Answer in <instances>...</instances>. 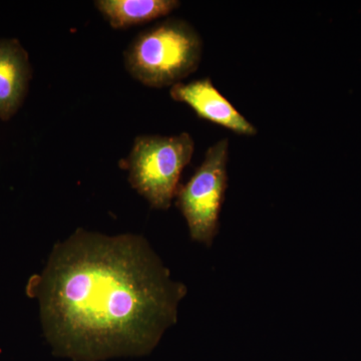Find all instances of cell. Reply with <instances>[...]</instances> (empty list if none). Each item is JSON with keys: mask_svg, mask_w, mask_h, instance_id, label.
<instances>
[{"mask_svg": "<svg viewBox=\"0 0 361 361\" xmlns=\"http://www.w3.org/2000/svg\"><path fill=\"white\" fill-rule=\"evenodd\" d=\"M186 293L146 239L84 229L54 246L27 284L54 351L80 361L153 350Z\"/></svg>", "mask_w": 361, "mask_h": 361, "instance_id": "6da1fadb", "label": "cell"}, {"mask_svg": "<svg viewBox=\"0 0 361 361\" xmlns=\"http://www.w3.org/2000/svg\"><path fill=\"white\" fill-rule=\"evenodd\" d=\"M203 40L193 25L167 18L142 30L123 52L126 70L146 87L163 89L198 70Z\"/></svg>", "mask_w": 361, "mask_h": 361, "instance_id": "7a4b0ae2", "label": "cell"}, {"mask_svg": "<svg viewBox=\"0 0 361 361\" xmlns=\"http://www.w3.org/2000/svg\"><path fill=\"white\" fill-rule=\"evenodd\" d=\"M195 142L191 135H142L121 167L129 173L130 186L152 208L167 210L172 205L183 170L193 158Z\"/></svg>", "mask_w": 361, "mask_h": 361, "instance_id": "3957f363", "label": "cell"}, {"mask_svg": "<svg viewBox=\"0 0 361 361\" xmlns=\"http://www.w3.org/2000/svg\"><path fill=\"white\" fill-rule=\"evenodd\" d=\"M229 140H220L206 151L204 160L186 184L179 185L176 205L184 216L194 241L212 246L219 232L221 210L228 188Z\"/></svg>", "mask_w": 361, "mask_h": 361, "instance_id": "277c9868", "label": "cell"}, {"mask_svg": "<svg viewBox=\"0 0 361 361\" xmlns=\"http://www.w3.org/2000/svg\"><path fill=\"white\" fill-rule=\"evenodd\" d=\"M170 96L178 103L187 104L197 116L237 135L252 137L258 134L253 123L239 113L229 99L216 89L210 78L179 82L170 89Z\"/></svg>", "mask_w": 361, "mask_h": 361, "instance_id": "5b68a950", "label": "cell"}, {"mask_svg": "<svg viewBox=\"0 0 361 361\" xmlns=\"http://www.w3.org/2000/svg\"><path fill=\"white\" fill-rule=\"evenodd\" d=\"M32 78L30 56L16 39H0V120H11L23 106Z\"/></svg>", "mask_w": 361, "mask_h": 361, "instance_id": "8992f818", "label": "cell"}, {"mask_svg": "<svg viewBox=\"0 0 361 361\" xmlns=\"http://www.w3.org/2000/svg\"><path fill=\"white\" fill-rule=\"evenodd\" d=\"M178 0H97L94 6L114 30H127L159 18L179 8Z\"/></svg>", "mask_w": 361, "mask_h": 361, "instance_id": "52a82bcc", "label": "cell"}]
</instances>
